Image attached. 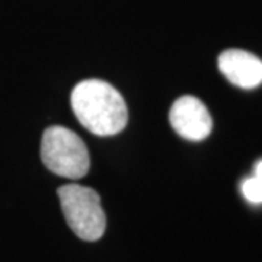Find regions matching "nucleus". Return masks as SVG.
I'll use <instances>...</instances> for the list:
<instances>
[{
	"instance_id": "0eeeda50",
	"label": "nucleus",
	"mask_w": 262,
	"mask_h": 262,
	"mask_svg": "<svg viewBox=\"0 0 262 262\" xmlns=\"http://www.w3.org/2000/svg\"><path fill=\"white\" fill-rule=\"evenodd\" d=\"M253 177L258 179L259 182L262 184V160H259L258 163H256V166H255V173H253Z\"/></svg>"
},
{
	"instance_id": "423d86ee",
	"label": "nucleus",
	"mask_w": 262,
	"mask_h": 262,
	"mask_svg": "<svg viewBox=\"0 0 262 262\" xmlns=\"http://www.w3.org/2000/svg\"><path fill=\"white\" fill-rule=\"evenodd\" d=\"M242 194L252 204H262V184L255 178H246L242 182Z\"/></svg>"
},
{
	"instance_id": "39448f33",
	"label": "nucleus",
	"mask_w": 262,
	"mask_h": 262,
	"mask_svg": "<svg viewBox=\"0 0 262 262\" xmlns=\"http://www.w3.org/2000/svg\"><path fill=\"white\" fill-rule=\"evenodd\" d=\"M219 69L230 83L253 89L262 83V60L245 50L230 48L219 56Z\"/></svg>"
},
{
	"instance_id": "f03ea898",
	"label": "nucleus",
	"mask_w": 262,
	"mask_h": 262,
	"mask_svg": "<svg viewBox=\"0 0 262 262\" xmlns=\"http://www.w3.org/2000/svg\"><path fill=\"white\" fill-rule=\"evenodd\" d=\"M58 198L66 222L77 237L86 242L102 237L106 217L101 206V196L95 189L69 184L58 188Z\"/></svg>"
},
{
	"instance_id": "20e7f679",
	"label": "nucleus",
	"mask_w": 262,
	"mask_h": 262,
	"mask_svg": "<svg viewBox=\"0 0 262 262\" xmlns=\"http://www.w3.org/2000/svg\"><path fill=\"white\" fill-rule=\"evenodd\" d=\"M169 121L181 137L201 141L213 130V118L206 105L195 96H182L170 108Z\"/></svg>"
},
{
	"instance_id": "f257e3e1",
	"label": "nucleus",
	"mask_w": 262,
	"mask_h": 262,
	"mask_svg": "<svg viewBox=\"0 0 262 262\" xmlns=\"http://www.w3.org/2000/svg\"><path fill=\"white\" fill-rule=\"evenodd\" d=\"M72 108L79 122L96 136H114L128 121V111L121 94L110 83L89 79L76 84Z\"/></svg>"
},
{
	"instance_id": "7ed1b4c3",
	"label": "nucleus",
	"mask_w": 262,
	"mask_h": 262,
	"mask_svg": "<svg viewBox=\"0 0 262 262\" xmlns=\"http://www.w3.org/2000/svg\"><path fill=\"white\" fill-rule=\"evenodd\" d=\"M41 159L58 177L80 179L89 170V153L83 140L69 128L50 127L41 140Z\"/></svg>"
}]
</instances>
